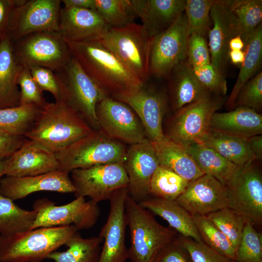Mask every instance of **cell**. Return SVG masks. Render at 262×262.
<instances>
[{
	"label": "cell",
	"instance_id": "6da1fadb",
	"mask_svg": "<svg viewBox=\"0 0 262 262\" xmlns=\"http://www.w3.org/2000/svg\"><path fill=\"white\" fill-rule=\"evenodd\" d=\"M66 43L72 56L108 96L127 94L144 84L98 40Z\"/></svg>",
	"mask_w": 262,
	"mask_h": 262
},
{
	"label": "cell",
	"instance_id": "7a4b0ae2",
	"mask_svg": "<svg viewBox=\"0 0 262 262\" xmlns=\"http://www.w3.org/2000/svg\"><path fill=\"white\" fill-rule=\"evenodd\" d=\"M93 130L66 101H55L40 109L24 136L55 154Z\"/></svg>",
	"mask_w": 262,
	"mask_h": 262
},
{
	"label": "cell",
	"instance_id": "3957f363",
	"mask_svg": "<svg viewBox=\"0 0 262 262\" xmlns=\"http://www.w3.org/2000/svg\"><path fill=\"white\" fill-rule=\"evenodd\" d=\"M73 225L40 227L0 235V262H41L76 233Z\"/></svg>",
	"mask_w": 262,
	"mask_h": 262
},
{
	"label": "cell",
	"instance_id": "277c9868",
	"mask_svg": "<svg viewBox=\"0 0 262 262\" xmlns=\"http://www.w3.org/2000/svg\"><path fill=\"white\" fill-rule=\"evenodd\" d=\"M125 208L131 240L128 259L131 262H153L159 252L174 240L179 233L171 227L158 223L129 195Z\"/></svg>",
	"mask_w": 262,
	"mask_h": 262
},
{
	"label": "cell",
	"instance_id": "5b68a950",
	"mask_svg": "<svg viewBox=\"0 0 262 262\" xmlns=\"http://www.w3.org/2000/svg\"><path fill=\"white\" fill-rule=\"evenodd\" d=\"M151 39L142 25L133 22L122 28H110L98 41L145 84L150 76Z\"/></svg>",
	"mask_w": 262,
	"mask_h": 262
},
{
	"label": "cell",
	"instance_id": "8992f818",
	"mask_svg": "<svg viewBox=\"0 0 262 262\" xmlns=\"http://www.w3.org/2000/svg\"><path fill=\"white\" fill-rule=\"evenodd\" d=\"M127 148L100 130H93L56 153L59 170L67 172L95 165L124 163Z\"/></svg>",
	"mask_w": 262,
	"mask_h": 262
},
{
	"label": "cell",
	"instance_id": "52a82bcc",
	"mask_svg": "<svg viewBox=\"0 0 262 262\" xmlns=\"http://www.w3.org/2000/svg\"><path fill=\"white\" fill-rule=\"evenodd\" d=\"M12 43L15 58L23 68L39 66L55 72L72 57L66 42L57 31L32 33Z\"/></svg>",
	"mask_w": 262,
	"mask_h": 262
},
{
	"label": "cell",
	"instance_id": "ba28073f",
	"mask_svg": "<svg viewBox=\"0 0 262 262\" xmlns=\"http://www.w3.org/2000/svg\"><path fill=\"white\" fill-rule=\"evenodd\" d=\"M62 86L64 100L75 109L93 130H98V103L108 96L72 57L62 68L55 71Z\"/></svg>",
	"mask_w": 262,
	"mask_h": 262
},
{
	"label": "cell",
	"instance_id": "9c48e42d",
	"mask_svg": "<svg viewBox=\"0 0 262 262\" xmlns=\"http://www.w3.org/2000/svg\"><path fill=\"white\" fill-rule=\"evenodd\" d=\"M223 103L222 98L213 95L183 107L175 112L165 136L185 147L202 144L211 129L213 114Z\"/></svg>",
	"mask_w": 262,
	"mask_h": 262
},
{
	"label": "cell",
	"instance_id": "30bf717a",
	"mask_svg": "<svg viewBox=\"0 0 262 262\" xmlns=\"http://www.w3.org/2000/svg\"><path fill=\"white\" fill-rule=\"evenodd\" d=\"M61 3L60 0H17L6 37L14 42L36 32H59Z\"/></svg>",
	"mask_w": 262,
	"mask_h": 262
},
{
	"label": "cell",
	"instance_id": "8fae6325",
	"mask_svg": "<svg viewBox=\"0 0 262 262\" xmlns=\"http://www.w3.org/2000/svg\"><path fill=\"white\" fill-rule=\"evenodd\" d=\"M76 198L88 196L98 203L109 199L118 189L127 187L129 178L124 163L95 165L71 171Z\"/></svg>",
	"mask_w": 262,
	"mask_h": 262
},
{
	"label": "cell",
	"instance_id": "7c38bea8",
	"mask_svg": "<svg viewBox=\"0 0 262 262\" xmlns=\"http://www.w3.org/2000/svg\"><path fill=\"white\" fill-rule=\"evenodd\" d=\"M188 38L187 22L183 13L166 30L152 38L150 75L168 77L177 65L186 60Z\"/></svg>",
	"mask_w": 262,
	"mask_h": 262
},
{
	"label": "cell",
	"instance_id": "4fadbf2b",
	"mask_svg": "<svg viewBox=\"0 0 262 262\" xmlns=\"http://www.w3.org/2000/svg\"><path fill=\"white\" fill-rule=\"evenodd\" d=\"M33 209L37 210V215L31 229L70 225L78 230L88 229L96 224L100 215L98 203L82 197L60 206L47 198L39 199L34 203Z\"/></svg>",
	"mask_w": 262,
	"mask_h": 262
},
{
	"label": "cell",
	"instance_id": "5bb4252c",
	"mask_svg": "<svg viewBox=\"0 0 262 262\" xmlns=\"http://www.w3.org/2000/svg\"><path fill=\"white\" fill-rule=\"evenodd\" d=\"M99 129L111 139L131 145L147 139L144 128L127 104L107 96L96 106Z\"/></svg>",
	"mask_w": 262,
	"mask_h": 262
},
{
	"label": "cell",
	"instance_id": "9a60e30c",
	"mask_svg": "<svg viewBox=\"0 0 262 262\" xmlns=\"http://www.w3.org/2000/svg\"><path fill=\"white\" fill-rule=\"evenodd\" d=\"M256 161L243 167L228 188L229 208L254 227L262 224V175Z\"/></svg>",
	"mask_w": 262,
	"mask_h": 262
},
{
	"label": "cell",
	"instance_id": "2e32d148",
	"mask_svg": "<svg viewBox=\"0 0 262 262\" xmlns=\"http://www.w3.org/2000/svg\"><path fill=\"white\" fill-rule=\"evenodd\" d=\"M145 84L131 92L113 98L128 105L143 124L147 138L156 142L165 136L163 120L167 108V97L163 91L145 86Z\"/></svg>",
	"mask_w": 262,
	"mask_h": 262
},
{
	"label": "cell",
	"instance_id": "e0dca14e",
	"mask_svg": "<svg viewBox=\"0 0 262 262\" xmlns=\"http://www.w3.org/2000/svg\"><path fill=\"white\" fill-rule=\"evenodd\" d=\"M128 188L115 191L110 198V212L99 236L104 241L98 262H126L128 249L125 244L127 225L125 203Z\"/></svg>",
	"mask_w": 262,
	"mask_h": 262
},
{
	"label": "cell",
	"instance_id": "ac0fdd59",
	"mask_svg": "<svg viewBox=\"0 0 262 262\" xmlns=\"http://www.w3.org/2000/svg\"><path fill=\"white\" fill-rule=\"evenodd\" d=\"M124 164L129 178V196L138 203L150 197L151 180L159 165L152 141L147 139L130 145Z\"/></svg>",
	"mask_w": 262,
	"mask_h": 262
},
{
	"label": "cell",
	"instance_id": "d6986e66",
	"mask_svg": "<svg viewBox=\"0 0 262 262\" xmlns=\"http://www.w3.org/2000/svg\"><path fill=\"white\" fill-rule=\"evenodd\" d=\"M175 201L192 215H205L228 207V188L214 178L204 174L189 181Z\"/></svg>",
	"mask_w": 262,
	"mask_h": 262
},
{
	"label": "cell",
	"instance_id": "ffe728a7",
	"mask_svg": "<svg viewBox=\"0 0 262 262\" xmlns=\"http://www.w3.org/2000/svg\"><path fill=\"white\" fill-rule=\"evenodd\" d=\"M69 172L58 170L33 176H6L0 180V193L13 201L38 191L74 193Z\"/></svg>",
	"mask_w": 262,
	"mask_h": 262
},
{
	"label": "cell",
	"instance_id": "44dd1931",
	"mask_svg": "<svg viewBox=\"0 0 262 262\" xmlns=\"http://www.w3.org/2000/svg\"><path fill=\"white\" fill-rule=\"evenodd\" d=\"M110 27L93 10L62 7L59 33L66 42L98 40Z\"/></svg>",
	"mask_w": 262,
	"mask_h": 262
},
{
	"label": "cell",
	"instance_id": "7402d4cb",
	"mask_svg": "<svg viewBox=\"0 0 262 262\" xmlns=\"http://www.w3.org/2000/svg\"><path fill=\"white\" fill-rule=\"evenodd\" d=\"M58 170L59 164L55 154L27 139L20 147L7 158L4 176H33Z\"/></svg>",
	"mask_w": 262,
	"mask_h": 262
},
{
	"label": "cell",
	"instance_id": "603a6c76",
	"mask_svg": "<svg viewBox=\"0 0 262 262\" xmlns=\"http://www.w3.org/2000/svg\"><path fill=\"white\" fill-rule=\"evenodd\" d=\"M210 17L213 24V28L208 31L211 64L215 69L224 74L229 50V42L238 34L226 0H214Z\"/></svg>",
	"mask_w": 262,
	"mask_h": 262
},
{
	"label": "cell",
	"instance_id": "cb8c5ba5",
	"mask_svg": "<svg viewBox=\"0 0 262 262\" xmlns=\"http://www.w3.org/2000/svg\"><path fill=\"white\" fill-rule=\"evenodd\" d=\"M151 37L166 30L185 10L184 0H130Z\"/></svg>",
	"mask_w": 262,
	"mask_h": 262
},
{
	"label": "cell",
	"instance_id": "d4e9b609",
	"mask_svg": "<svg viewBox=\"0 0 262 262\" xmlns=\"http://www.w3.org/2000/svg\"><path fill=\"white\" fill-rule=\"evenodd\" d=\"M168 77L171 109L174 112L213 95L199 82L186 60L177 65Z\"/></svg>",
	"mask_w": 262,
	"mask_h": 262
},
{
	"label": "cell",
	"instance_id": "484cf974",
	"mask_svg": "<svg viewBox=\"0 0 262 262\" xmlns=\"http://www.w3.org/2000/svg\"><path fill=\"white\" fill-rule=\"evenodd\" d=\"M210 127L220 132L248 139L262 134V115L248 108L236 107L228 112H215Z\"/></svg>",
	"mask_w": 262,
	"mask_h": 262
},
{
	"label": "cell",
	"instance_id": "4316f807",
	"mask_svg": "<svg viewBox=\"0 0 262 262\" xmlns=\"http://www.w3.org/2000/svg\"><path fill=\"white\" fill-rule=\"evenodd\" d=\"M22 68L15 58L11 41L7 37L0 40V109L20 105L18 78Z\"/></svg>",
	"mask_w": 262,
	"mask_h": 262
},
{
	"label": "cell",
	"instance_id": "83f0119b",
	"mask_svg": "<svg viewBox=\"0 0 262 262\" xmlns=\"http://www.w3.org/2000/svg\"><path fill=\"white\" fill-rule=\"evenodd\" d=\"M152 142L160 165L168 168L189 182L204 174L185 147L166 136L160 141Z\"/></svg>",
	"mask_w": 262,
	"mask_h": 262
},
{
	"label": "cell",
	"instance_id": "f1b7e54d",
	"mask_svg": "<svg viewBox=\"0 0 262 262\" xmlns=\"http://www.w3.org/2000/svg\"><path fill=\"white\" fill-rule=\"evenodd\" d=\"M185 148L204 174L214 178L228 188L234 183L242 169L203 144Z\"/></svg>",
	"mask_w": 262,
	"mask_h": 262
},
{
	"label": "cell",
	"instance_id": "f546056e",
	"mask_svg": "<svg viewBox=\"0 0 262 262\" xmlns=\"http://www.w3.org/2000/svg\"><path fill=\"white\" fill-rule=\"evenodd\" d=\"M139 204L166 220L179 234L202 241L192 215L175 201L151 196Z\"/></svg>",
	"mask_w": 262,
	"mask_h": 262
},
{
	"label": "cell",
	"instance_id": "4dcf8cb0",
	"mask_svg": "<svg viewBox=\"0 0 262 262\" xmlns=\"http://www.w3.org/2000/svg\"><path fill=\"white\" fill-rule=\"evenodd\" d=\"M202 144L241 168L257 161L246 138L211 129Z\"/></svg>",
	"mask_w": 262,
	"mask_h": 262
},
{
	"label": "cell",
	"instance_id": "1f68e13d",
	"mask_svg": "<svg viewBox=\"0 0 262 262\" xmlns=\"http://www.w3.org/2000/svg\"><path fill=\"white\" fill-rule=\"evenodd\" d=\"M245 56L241 64L238 77L226 105L233 108L237 95L243 86L249 80L262 64V23L245 44Z\"/></svg>",
	"mask_w": 262,
	"mask_h": 262
},
{
	"label": "cell",
	"instance_id": "d6a6232c",
	"mask_svg": "<svg viewBox=\"0 0 262 262\" xmlns=\"http://www.w3.org/2000/svg\"><path fill=\"white\" fill-rule=\"evenodd\" d=\"M102 241L99 236L83 238L77 232L65 244L66 250L55 251L47 259L54 262H98Z\"/></svg>",
	"mask_w": 262,
	"mask_h": 262
},
{
	"label": "cell",
	"instance_id": "836d02e7",
	"mask_svg": "<svg viewBox=\"0 0 262 262\" xmlns=\"http://www.w3.org/2000/svg\"><path fill=\"white\" fill-rule=\"evenodd\" d=\"M226 2L234 19L238 34L245 45L262 22V0H226Z\"/></svg>",
	"mask_w": 262,
	"mask_h": 262
},
{
	"label": "cell",
	"instance_id": "e575fe53",
	"mask_svg": "<svg viewBox=\"0 0 262 262\" xmlns=\"http://www.w3.org/2000/svg\"><path fill=\"white\" fill-rule=\"evenodd\" d=\"M37 215V210L21 208L0 193V235H11L31 229Z\"/></svg>",
	"mask_w": 262,
	"mask_h": 262
},
{
	"label": "cell",
	"instance_id": "d590c367",
	"mask_svg": "<svg viewBox=\"0 0 262 262\" xmlns=\"http://www.w3.org/2000/svg\"><path fill=\"white\" fill-rule=\"evenodd\" d=\"M40 109L34 104L0 109V130L24 136L32 127Z\"/></svg>",
	"mask_w": 262,
	"mask_h": 262
},
{
	"label": "cell",
	"instance_id": "8d00e7d4",
	"mask_svg": "<svg viewBox=\"0 0 262 262\" xmlns=\"http://www.w3.org/2000/svg\"><path fill=\"white\" fill-rule=\"evenodd\" d=\"M188 183L172 170L159 165L151 180L150 194L151 196L175 201Z\"/></svg>",
	"mask_w": 262,
	"mask_h": 262
},
{
	"label": "cell",
	"instance_id": "74e56055",
	"mask_svg": "<svg viewBox=\"0 0 262 262\" xmlns=\"http://www.w3.org/2000/svg\"><path fill=\"white\" fill-rule=\"evenodd\" d=\"M192 218L201 240L222 255L235 261L236 250L226 236L204 215Z\"/></svg>",
	"mask_w": 262,
	"mask_h": 262
},
{
	"label": "cell",
	"instance_id": "f35d334b",
	"mask_svg": "<svg viewBox=\"0 0 262 262\" xmlns=\"http://www.w3.org/2000/svg\"><path fill=\"white\" fill-rule=\"evenodd\" d=\"M110 28H122L136 16L130 0H96L95 10Z\"/></svg>",
	"mask_w": 262,
	"mask_h": 262
},
{
	"label": "cell",
	"instance_id": "ab89813d",
	"mask_svg": "<svg viewBox=\"0 0 262 262\" xmlns=\"http://www.w3.org/2000/svg\"><path fill=\"white\" fill-rule=\"evenodd\" d=\"M205 215L226 236L237 251L246 222L243 217L228 207Z\"/></svg>",
	"mask_w": 262,
	"mask_h": 262
},
{
	"label": "cell",
	"instance_id": "60d3db41",
	"mask_svg": "<svg viewBox=\"0 0 262 262\" xmlns=\"http://www.w3.org/2000/svg\"><path fill=\"white\" fill-rule=\"evenodd\" d=\"M214 0H186L185 15L187 22L188 35L196 34L204 36L209 31L210 13Z\"/></svg>",
	"mask_w": 262,
	"mask_h": 262
},
{
	"label": "cell",
	"instance_id": "b9f144b4",
	"mask_svg": "<svg viewBox=\"0 0 262 262\" xmlns=\"http://www.w3.org/2000/svg\"><path fill=\"white\" fill-rule=\"evenodd\" d=\"M235 262H262V234L249 222L244 227Z\"/></svg>",
	"mask_w": 262,
	"mask_h": 262
},
{
	"label": "cell",
	"instance_id": "7bdbcfd3",
	"mask_svg": "<svg viewBox=\"0 0 262 262\" xmlns=\"http://www.w3.org/2000/svg\"><path fill=\"white\" fill-rule=\"evenodd\" d=\"M242 107L260 113L262 108V72L248 80L239 92L233 108Z\"/></svg>",
	"mask_w": 262,
	"mask_h": 262
},
{
	"label": "cell",
	"instance_id": "ee69618b",
	"mask_svg": "<svg viewBox=\"0 0 262 262\" xmlns=\"http://www.w3.org/2000/svg\"><path fill=\"white\" fill-rule=\"evenodd\" d=\"M18 85L20 87V105L34 104L41 108L48 102L29 69H22L18 78Z\"/></svg>",
	"mask_w": 262,
	"mask_h": 262
},
{
	"label": "cell",
	"instance_id": "f6af8a7d",
	"mask_svg": "<svg viewBox=\"0 0 262 262\" xmlns=\"http://www.w3.org/2000/svg\"><path fill=\"white\" fill-rule=\"evenodd\" d=\"M178 239L188 252L193 262H235L210 247L202 241L178 234Z\"/></svg>",
	"mask_w": 262,
	"mask_h": 262
},
{
	"label": "cell",
	"instance_id": "bcb514c9",
	"mask_svg": "<svg viewBox=\"0 0 262 262\" xmlns=\"http://www.w3.org/2000/svg\"><path fill=\"white\" fill-rule=\"evenodd\" d=\"M192 68L199 82L211 93L218 96L226 95L227 83L225 76L211 64Z\"/></svg>",
	"mask_w": 262,
	"mask_h": 262
},
{
	"label": "cell",
	"instance_id": "7dc6e473",
	"mask_svg": "<svg viewBox=\"0 0 262 262\" xmlns=\"http://www.w3.org/2000/svg\"><path fill=\"white\" fill-rule=\"evenodd\" d=\"M33 79L42 91L49 92L55 101H65L62 86L54 72L43 67L29 69Z\"/></svg>",
	"mask_w": 262,
	"mask_h": 262
},
{
	"label": "cell",
	"instance_id": "c3c4849f",
	"mask_svg": "<svg viewBox=\"0 0 262 262\" xmlns=\"http://www.w3.org/2000/svg\"><path fill=\"white\" fill-rule=\"evenodd\" d=\"M186 61L191 67L211 64L209 49L204 36L196 34L189 36Z\"/></svg>",
	"mask_w": 262,
	"mask_h": 262
},
{
	"label": "cell",
	"instance_id": "681fc988",
	"mask_svg": "<svg viewBox=\"0 0 262 262\" xmlns=\"http://www.w3.org/2000/svg\"><path fill=\"white\" fill-rule=\"evenodd\" d=\"M178 236L159 252L153 262H193L188 252L182 245Z\"/></svg>",
	"mask_w": 262,
	"mask_h": 262
},
{
	"label": "cell",
	"instance_id": "f907efd6",
	"mask_svg": "<svg viewBox=\"0 0 262 262\" xmlns=\"http://www.w3.org/2000/svg\"><path fill=\"white\" fill-rule=\"evenodd\" d=\"M27 139L24 136L14 135L0 130V160L10 157Z\"/></svg>",
	"mask_w": 262,
	"mask_h": 262
},
{
	"label": "cell",
	"instance_id": "816d5d0a",
	"mask_svg": "<svg viewBox=\"0 0 262 262\" xmlns=\"http://www.w3.org/2000/svg\"><path fill=\"white\" fill-rule=\"evenodd\" d=\"M17 0H0V40L6 37L10 16Z\"/></svg>",
	"mask_w": 262,
	"mask_h": 262
},
{
	"label": "cell",
	"instance_id": "f5cc1de1",
	"mask_svg": "<svg viewBox=\"0 0 262 262\" xmlns=\"http://www.w3.org/2000/svg\"><path fill=\"white\" fill-rule=\"evenodd\" d=\"M65 7L95 10L96 0H62Z\"/></svg>",
	"mask_w": 262,
	"mask_h": 262
},
{
	"label": "cell",
	"instance_id": "db71d44e",
	"mask_svg": "<svg viewBox=\"0 0 262 262\" xmlns=\"http://www.w3.org/2000/svg\"><path fill=\"white\" fill-rule=\"evenodd\" d=\"M247 141L256 160H261L262 158V135L259 134L248 138Z\"/></svg>",
	"mask_w": 262,
	"mask_h": 262
},
{
	"label": "cell",
	"instance_id": "11a10c76",
	"mask_svg": "<svg viewBox=\"0 0 262 262\" xmlns=\"http://www.w3.org/2000/svg\"><path fill=\"white\" fill-rule=\"evenodd\" d=\"M245 52L242 50H230L228 53L231 63L234 65H241L245 59Z\"/></svg>",
	"mask_w": 262,
	"mask_h": 262
},
{
	"label": "cell",
	"instance_id": "9f6ffc18",
	"mask_svg": "<svg viewBox=\"0 0 262 262\" xmlns=\"http://www.w3.org/2000/svg\"><path fill=\"white\" fill-rule=\"evenodd\" d=\"M245 47L244 42L240 35L232 38L229 43V50H242Z\"/></svg>",
	"mask_w": 262,
	"mask_h": 262
},
{
	"label": "cell",
	"instance_id": "6f0895ef",
	"mask_svg": "<svg viewBox=\"0 0 262 262\" xmlns=\"http://www.w3.org/2000/svg\"><path fill=\"white\" fill-rule=\"evenodd\" d=\"M7 158L0 160V180L4 176Z\"/></svg>",
	"mask_w": 262,
	"mask_h": 262
}]
</instances>
